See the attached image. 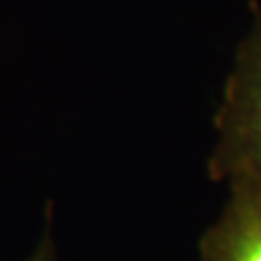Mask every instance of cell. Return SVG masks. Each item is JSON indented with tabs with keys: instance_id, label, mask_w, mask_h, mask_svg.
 Wrapping results in <instances>:
<instances>
[{
	"instance_id": "1",
	"label": "cell",
	"mask_w": 261,
	"mask_h": 261,
	"mask_svg": "<svg viewBox=\"0 0 261 261\" xmlns=\"http://www.w3.org/2000/svg\"><path fill=\"white\" fill-rule=\"evenodd\" d=\"M211 176L261 186V12L252 19L234 56L217 111Z\"/></svg>"
},
{
	"instance_id": "2",
	"label": "cell",
	"mask_w": 261,
	"mask_h": 261,
	"mask_svg": "<svg viewBox=\"0 0 261 261\" xmlns=\"http://www.w3.org/2000/svg\"><path fill=\"white\" fill-rule=\"evenodd\" d=\"M203 261H261V186L228 184L219 219L201 238Z\"/></svg>"
},
{
	"instance_id": "3",
	"label": "cell",
	"mask_w": 261,
	"mask_h": 261,
	"mask_svg": "<svg viewBox=\"0 0 261 261\" xmlns=\"http://www.w3.org/2000/svg\"><path fill=\"white\" fill-rule=\"evenodd\" d=\"M28 261H56V255H55V252H53V244H50V238H48V236L39 244V248L35 250V253H33Z\"/></svg>"
}]
</instances>
